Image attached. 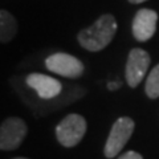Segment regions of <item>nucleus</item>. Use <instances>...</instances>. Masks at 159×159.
<instances>
[{"instance_id": "obj_1", "label": "nucleus", "mask_w": 159, "mask_h": 159, "mask_svg": "<svg viewBox=\"0 0 159 159\" xmlns=\"http://www.w3.org/2000/svg\"><path fill=\"white\" fill-rule=\"evenodd\" d=\"M117 32V21L113 15H102L94 24L78 33V43L90 52H98L111 43Z\"/></svg>"}, {"instance_id": "obj_2", "label": "nucleus", "mask_w": 159, "mask_h": 159, "mask_svg": "<svg viewBox=\"0 0 159 159\" xmlns=\"http://www.w3.org/2000/svg\"><path fill=\"white\" fill-rule=\"evenodd\" d=\"M86 133V121L80 114H69L56 127L58 142L65 147H73L84 138Z\"/></svg>"}, {"instance_id": "obj_3", "label": "nucleus", "mask_w": 159, "mask_h": 159, "mask_svg": "<svg viewBox=\"0 0 159 159\" xmlns=\"http://www.w3.org/2000/svg\"><path fill=\"white\" fill-rule=\"evenodd\" d=\"M134 126H135L134 121L129 117H121L114 122L110 134L107 137L105 148H103L106 158H114L121 152V150L133 135Z\"/></svg>"}, {"instance_id": "obj_4", "label": "nucleus", "mask_w": 159, "mask_h": 159, "mask_svg": "<svg viewBox=\"0 0 159 159\" xmlns=\"http://www.w3.org/2000/svg\"><path fill=\"white\" fill-rule=\"evenodd\" d=\"M150 54L146 51L139 48H134L129 53V58L126 62V81L130 88H137L142 82L145 74L147 73L148 65H150Z\"/></svg>"}, {"instance_id": "obj_5", "label": "nucleus", "mask_w": 159, "mask_h": 159, "mask_svg": "<svg viewBox=\"0 0 159 159\" xmlns=\"http://www.w3.org/2000/svg\"><path fill=\"white\" fill-rule=\"evenodd\" d=\"M27 125L23 119L12 117L6 119L0 127V148L15 150L17 148L27 135Z\"/></svg>"}, {"instance_id": "obj_6", "label": "nucleus", "mask_w": 159, "mask_h": 159, "mask_svg": "<svg viewBox=\"0 0 159 159\" xmlns=\"http://www.w3.org/2000/svg\"><path fill=\"white\" fill-rule=\"evenodd\" d=\"M45 65L51 72L62 77L77 78L84 73V64L72 54L54 53L45 60Z\"/></svg>"}, {"instance_id": "obj_7", "label": "nucleus", "mask_w": 159, "mask_h": 159, "mask_svg": "<svg viewBox=\"0 0 159 159\" xmlns=\"http://www.w3.org/2000/svg\"><path fill=\"white\" fill-rule=\"evenodd\" d=\"M158 15L155 11L148 8L139 9L133 20V34L138 41L150 40L157 31Z\"/></svg>"}, {"instance_id": "obj_8", "label": "nucleus", "mask_w": 159, "mask_h": 159, "mask_svg": "<svg viewBox=\"0 0 159 159\" xmlns=\"http://www.w3.org/2000/svg\"><path fill=\"white\" fill-rule=\"evenodd\" d=\"M27 85L37 92L43 99H51L61 92V82L47 74L31 73L27 77Z\"/></svg>"}, {"instance_id": "obj_9", "label": "nucleus", "mask_w": 159, "mask_h": 159, "mask_svg": "<svg viewBox=\"0 0 159 159\" xmlns=\"http://www.w3.org/2000/svg\"><path fill=\"white\" fill-rule=\"evenodd\" d=\"M17 32V23L11 13L6 9L0 12V41L9 43Z\"/></svg>"}, {"instance_id": "obj_10", "label": "nucleus", "mask_w": 159, "mask_h": 159, "mask_svg": "<svg viewBox=\"0 0 159 159\" xmlns=\"http://www.w3.org/2000/svg\"><path fill=\"white\" fill-rule=\"evenodd\" d=\"M146 94L152 99L159 97V64L150 72L146 80Z\"/></svg>"}, {"instance_id": "obj_11", "label": "nucleus", "mask_w": 159, "mask_h": 159, "mask_svg": "<svg viewBox=\"0 0 159 159\" xmlns=\"http://www.w3.org/2000/svg\"><path fill=\"white\" fill-rule=\"evenodd\" d=\"M118 159H143L141 154H138L135 151H127L125 154H122V157H119Z\"/></svg>"}, {"instance_id": "obj_12", "label": "nucleus", "mask_w": 159, "mask_h": 159, "mask_svg": "<svg viewBox=\"0 0 159 159\" xmlns=\"http://www.w3.org/2000/svg\"><path fill=\"white\" fill-rule=\"evenodd\" d=\"M119 88V84L118 82H109L107 84V89L109 90H116V89Z\"/></svg>"}, {"instance_id": "obj_13", "label": "nucleus", "mask_w": 159, "mask_h": 159, "mask_svg": "<svg viewBox=\"0 0 159 159\" xmlns=\"http://www.w3.org/2000/svg\"><path fill=\"white\" fill-rule=\"evenodd\" d=\"M131 4H139V3H143V2H147V0H129Z\"/></svg>"}, {"instance_id": "obj_14", "label": "nucleus", "mask_w": 159, "mask_h": 159, "mask_svg": "<svg viewBox=\"0 0 159 159\" xmlns=\"http://www.w3.org/2000/svg\"><path fill=\"white\" fill-rule=\"evenodd\" d=\"M15 159H27V158H15Z\"/></svg>"}]
</instances>
